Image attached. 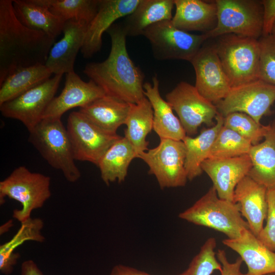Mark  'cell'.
<instances>
[{
  "mask_svg": "<svg viewBox=\"0 0 275 275\" xmlns=\"http://www.w3.org/2000/svg\"><path fill=\"white\" fill-rule=\"evenodd\" d=\"M111 40L108 57L101 62L87 64L83 73L100 87L106 95L137 103L145 97V75L131 59L126 48V35L121 23L106 31Z\"/></svg>",
  "mask_w": 275,
  "mask_h": 275,
  "instance_id": "6da1fadb",
  "label": "cell"
},
{
  "mask_svg": "<svg viewBox=\"0 0 275 275\" xmlns=\"http://www.w3.org/2000/svg\"><path fill=\"white\" fill-rule=\"evenodd\" d=\"M54 40L43 32L24 25L13 1H0V84L17 69L45 64Z\"/></svg>",
  "mask_w": 275,
  "mask_h": 275,
  "instance_id": "7a4b0ae2",
  "label": "cell"
},
{
  "mask_svg": "<svg viewBox=\"0 0 275 275\" xmlns=\"http://www.w3.org/2000/svg\"><path fill=\"white\" fill-rule=\"evenodd\" d=\"M29 132V142L51 167L70 182L80 179L66 127L60 118H44Z\"/></svg>",
  "mask_w": 275,
  "mask_h": 275,
  "instance_id": "3957f363",
  "label": "cell"
},
{
  "mask_svg": "<svg viewBox=\"0 0 275 275\" xmlns=\"http://www.w3.org/2000/svg\"><path fill=\"white\" fill-rule=\"evenodd\" d=\"M178 216L193 224L216 230L229 239L238 238L244 230L249 229L238 205L219 198L213 186Z\"/></svg>",
  "mask_w": 275,
  "mask_h": 275,
  "instance_id": "277c9868",
  "label": "cell"
},
{
  "mask_svg": "<svg viewBox=\"0 0 275 275\" xmlns=\"http://www.w3.org/2000/svg\"><path fill=\"white\" fill-rule=\"evenodd\" d=\"M214 45L231 88L259 79L258 39L229 34L218 37Z\"/></svg>",
  "mask_w": 275,
  "mask_h": 275,
  "instance_id": "5b68a950",
  "label": "cell"
},
{
  "mask_svg": "<svg viewBox=\"0 0 275 275\" xmlns=\"http://www.w3.org/2000/svg\"><path fill=\"white\" fill-rule=\"evenodd\" d=\"M50 178L40 173L32 172L26 167L15 169L0 182V202L5 197L19 202L22 208L15 209L13 217L20 223L30 218L34 210L41 208L51 195Z\"/></svg>",
  "mask_w": 275,
  "mask_h": 275,
  "instance_id": "8992f818",
  "label": "cell"
},
{
  "mask_svg": "<svg viewBox=\"0 0 275 275\" xmlns=\"http://www.w3.org/2000/svg\"><path fill=\"white\" fill-rule=\"evenodd\" d=\"M215 26L205 33L208 39L234 34L259 39L262 35L263 7L260 1L216 0Z\"/></svg>",
  "mask_w": 275,
  "mask_h": 275,
  "instance_id": "52a82bcc",
  "label": "cell"
},
{
  "mask_svg": "<svg viewBox=\"0 0 275 275\" xmlns=\"http://www.w3.org/2000/svg\"><path fill=\"white\" fill-rule=\"evenodd\" d=\"M143 36L149 41L153 56L156 60H180L189 62L208 39L205 33L193 34L178 29L171 20L151 25Z\"/></svg>",
  "mask_w": 275,
  "mask_h": 275,
  "instance_id": "ba28073f",
  "label": "cell"
},
{
  "mask_svg": "<svg viewBox=\"0 0 275 275\" xmlns=\"http://www.w3.org/2000/svg\"><path fill=\"white\" fill-rule=\"evenodd\" d=\"M186 150L182 141L160 139L157 146L139 155L149 167L161 189L182 187L187 179L185 169Z\"/></svg>",
  "mask_w": 275,
  "mask_h": 275,
  "instance_id": "9c48e42d",
  "label": "cell"
},
{
  "mask_svg": "<svg viewBox=\"0 0 275 275\" xmlns=\"http://www.w3.org/2000/svg\"><path fill=\"white\" fill-rule=\"evenodd\" d=\"M66 129L75 160L96 166L108 148L121 137L102 129L79 111L69 115Z\"/></svg>",
  "mask_w": 275,
  "mask_h": 275,
  "instance_id": "30bf717a",
  "label": "cell"
},
{
  "mask_svg": "<svg viewBox=\"0 0 275 275\" xmlns=\"http://www.w3.org/2000/svg\"><path fill=\"white\" fill-rule=\"evenodd\" d=\"M166 101L177 115L188 136L194 135L203 124L213 126L218 112L215 105L203 97L196 87L181 81L166 95Z\"/></svg>",
  "mask_w": 275,
  "mask_h": 275,
  "instance_id": "8fae6325",
  "label": "cell"
},
{
  "mask_svg": "<svg viewBox=\"0 0 275 275\" xmlns=\"http://www.w3.org/2000/svg\"><path fill=\"white\" fill-rule=\"evenodd\" d=\"M275 101V86L259 79L231 88L228 95L215 104L224 117L235 113L247 114L258 123L271 113Z\"/></svg>",
  "mask_w": 275,
  "mask_h": 275,
  "instance_id": "7c38bea8",
  "label": "cell"
},
{
  "mask_svg": "<svg viewBox=\"0 0 275 275\" xmlns=\"http://www.w3.org/2000/svg\"><path fill=\"white\" fill-rule=\"evenodd\" d=\"M62 74H55L42 84L0 105L2 115L21 122L28 131L43 119L47 107L54 98Z\"/></svg>",
  "mask_w": 275,
  "mask_h": 275,
  "instance_id": "4fadbf2b",
  "label": "cell"
},
{
  "mask_svg": "<svg viewBox=\"0 0 275 275\" xmlns=\"http://www.w3.org/2000/svg\"><path fill=\"white\" fill-rule=\"evenodd\" d=\"M190 63L195 71V87L198 92L214 104L225 98L231 86L214 45H203Z\"/></svg>",
  "mask_w": 275,
  "mask_h": 275,
  "instance_id": "5bb4252c",
  "label": "cell"
},
{
  "mask_svg": "<svg viewBox=\"0 0 275 275\" xmlns=\"http://www.w3.org/2000/svg\"><path fill=\"white\" fill-rule=\"evenodd\" d=\"M140 0H99L97 12L88 24L81 52L92 57L102 47V36L119 18L125 17L136 8Z\"/></svg>",
  "mask_w": 275,
  "mask_h": 275,
  "instance_id": "9a60e30c",
  "label": "cell"
},
{
  "mask_svg": "<svg viewBox=\"0 0 275 275\" xmlns=\"http://www.w3.org/2000/svg\"><path fill=\"white\" fill-rule=\"evenodd\" d=\"M252 167L249 154L228 158H207L201 169L213 183L218 197L233 201L238 183L248 174Z\"/></svg>",
  "mask_w": 275,
  "mask_h": 275,
  "instance_id": "2e32d148",
  "label": "cell"
},
{
  "mask_svg": "<svg viewBox=\"0 0 275 275\" xmlns=\"http://www.w3.org/2000/svg\"><path fill=\"white\" fill-rule=\"evenodd\" d=\"M105 95L103 90L93 80L84 81L74 71L70 72L66 74L64 89L49 104L43 119H61L67 111L76 107H85Z\"/></svg>",
  "mask_w": 275,
  "mask_h": 275,
  "instance_id": "e0dca14e",
  "label": "cell"
},
{
  "mask_svg": "<svg viewBox=\"0 0 275 275\" xmlns=\"http://www.w3.org/2000/svg\"><path fill=\"white\" fill-rule=\"evenodd\" d=\"M88 25L83 21L65 22L63 37L52 46L45 64L53 74L63 75L74 71V62L84 44Z\"/></svg>",
  "mask_w": 275,
  "mask_h": 275,
  "instance_id": "ac0fdd59",
  "label": "cell"
},
{
  "mask_svg": "<svg viewBox=\"0 0 275 275\" xmlns=\"http://www.w3.org/2000/svg\"><path fill=\"white\" fill-rule=\"evenodd\" d=\"M267 189L249 176L237 185L233 201L237 203L250 230L257 237L264 226L268 210Z\"/></svg>",
  "mask_w": 275,
  "mask_h": 275,
  "instance_id": "d6986e66",
  "label": "cell"
},
{
  "mask_svg": "<svg viewBox=\"0 0 275 275\" xmlns=\"http://www.w3.org/2000/svg\"><path fill=\"white\" fill-rule=\"evenodd\" d=\"M222 242L245 263L248 268L245 275L275 273V252L264 245L249 229L244 230L237 238H226Z\"/></svg>",
  "mask_w": 275,
  "mask_h": 275,
  "instance_id": "ffe728a7",
  "label": "cell"
},
{
  "mask_svg": "<svg viewBox=\"0 0 275 275\" xmlns=\"http://www.w3.org/2000/svg\"><path fill=\"white\" fill-rule=\"evenodd\" d=\"M152 83L144 84L145 96L150 101L153 111V130L160 139L182 141L186 134L179 119L174 114L170 104L161 96L159 81L157 75L152 77Z\"/></svg>",
  "mask_w": 275,
  "mask_h": 275,
  "instance_id": "44dd1931",
  "label": "cell"
},
{
  "mask_svg": "<svg viewBox=\"0 0 275 275\" xmlns=\"http://www.w3.org/2000/svg\"><path fill=\"white\" fill-rule=\"evenodd\" d=\"M176 11L171 20L179 29L206 33L216 25L217 7L215 1L174 0Z\"/></svg>",
  "mask_w": 275,
  "mask_h": 275,
  "instance_id": "7402d4cb",
  "label": "cell"
},
{
  "mask_svg": "<svg viewBox=\"0 0 275 275\" xmlns=\"http://www.w3.org/2000/svg\"><path fill=\"white\" fill-rule=\"evenodd\" d=\"M174 6V0H140L134 10L121 23L127 37L143 35L151 25L172 20Z\"/></svg>",
  "mask_w": 275,
  "mask_h": 275,
  "instance_id": "603a6c76",
  "label": "cell"
},
{
  "mask_svg": "<svg viewBox=\"0 0 275 275\" xmlns=\"http://www.w3.org/2000/svg\"><path fill=\"white\" fill-rule=\"evenodd\" d=\"M13 7L18 20L26 27L43 32L53 40L62 32L66 21L37 0H14Z\"/></svg>",
  "mask_w": 275,
  "mask_h": 275,
  "instance_id": "cb8c5ba5",
  "label": "cell"
},
{
  "mask_svg": "<svg viewBox=\"0 0 275 275\" xmlns=\"http://www.w3.org/2000/svg\"><path fill=\"white\" fill-rule=\"evenodd\" d=\"M269 125L264 140L251 148L252 167L248 176L267 189H275V120Z\"/></svg>",
  "mask_w": 275,
  "mask_h": 275,
  "instance_id": "d4e9b609",
  "label": "cell"
},
{
  "mask_svg": "<svg viewBox=\"0 0 275 275\" xmlns=\"http://www.w3.org/2000/svg\"><path fill=\"white\" fill-rule=\"evenodd\" d=\"M130 105L105 95L80 108L79 111L102 129L117 133L119 127L125 124Z\"/></svg>",
  "mask_w": 275,
  "mask_h": 275,
  "instance_id": "484cf974",
  "label": "cell"
},
{
  "mask_svg": "<svg viewBox=\"0 0 275 275\" xmlns=\"http://www.w3.org/2000/svg\"><path fill=\"white\" fill-rule=\"evenodd\" d=\"M215 124L203 129L195 138L186 135L183 142L186 150L185 169L188 180L191 181L201 175L202 162L208 156L219 130L224 125V117L218 113Z\"/></svg>",
  "mask_w": 275,
  "mask_h": 275,
  "instance_id": "4316f807",
  "label": "cell"
},
{
  "mask_svg": "<svg viewBox=\"0 0 275 275\" xmlns=\"http://www.w3.org/2000/svg\"><path fill=\"white\" fill-rule=\"evenodd\" d=\"M137 158L129 141L121 136L106 151L99 162L101 178L107 186L116 181L123 182L131 161Z\"/></svg>",
  "mask_w": 275,
  "mask_h": 275,
  "instance_id": "83f0119b",
  "label": "cell"
},
{
  "mask_svg": "<svg viewBox=\"0 0 275 275\" xmlns=\"http://www.w3.org/2000/svg\"><path fill=\"white\" fill-rule=\"evenodd\" d=\"M153 111L145 96L137 103H131L125 124L124 136L133 147L138 158L139 154L148 150V134L153 129Z\"/></svg>",
  "mask_w": 275,
  "mask_h": 275,
  "instance_id": "f1b7e54d",
  "label": "cell"
},
{
  "mask_svg": "<svg viewBox=\"0 0 275 275\" xmlns=\"http://www.w3.org/2000/svg\"><path fill=\"white\" fill-rule=\"evenodd\" d=\"M52 74L45 64L16 69L0 84V105L42 84Z\"/></svg>",
  "mask_w": 275,
  "mask_h": 275,
  "instance_id": "f546056e",
  "label": "cell"
},
{
  "mask_svg": "<svg viewBox=\"0 0 275 275\" xmlns=\"http://www.w3.org/2000/svg\"><path fill=\"white\" fill-rule=\"evenodd\" d=\"M44 226L42 219L31 217L21 223L19 230L8 241L0 246V271L9 275L12 273L20 255L15 253L17 248L27 241L42 242L45 237L41 234Z\"/></svg>",
  "mask_w": 275,
  "mask_h": 275,
  "instance_id": "4dcf8cb0",
  "label": "cell"
},
{
  "mask_svg": "<svg viewBox=\"0 0 275 275\" xmlns=\"http://www.w3.org/2000/svg\"><path fill=\"white\" fill-rule=\"evenodd\" d=\"M65 21L73 20L88 24L95 17L99 0H37Z\"/></svg>",
  "mask_w": 275,
  "mask_h": 275,
  "instance_id": "1f68e13d",
  "label": "cell"
},
{
  "mask_svg": "<svg viewBox=\"0 0 275 275\" xmlns=\"http://www.w3.org/2000/svg\"><path fill=\"white\" fill-rule=\"evenodd\" d=\"M252 144L235 131L223 126L208 158H228L249 154Z\"/></svg>",
  "mask_w": 275,
  "mask_h": 275,
  "instance_id": "d6a6232c",
  "label": "cell"
},
{
  "mask_svg": "<svg viewBox=\"0 0 275 275\" xmlns=\"http://www.w3.org/2000/svg\"><path fill=\"white\" fill-rule=\"evenodd\" d=\"M224 126L240 134L252 145L259 143L264 138L269 128V124L263 125L257 123L246 114L231 113L224 117Z\"/></svg>",
  "mask_w": 275,
  "mask_h": 275,
  "instance_id": "836d02e7",
  "label": "cell"
},
{
  "mask_svg": "<svg viewBox=\"0 0 275 275\" xmlns=\"http://www.w3.org/2000/svg\"><path fill=\"white\" fill-rule=\"evenodd\" d=\"M216 240L214 237L208 238L201 247L199 253L193 258L188 267V275H211L214 271L222 270L215 249Z\"/></svg>",
  "mask_w": 275,
  "mask_h": 275,
  "instance_id": "e575fe53",
  "label": "cell"
},
{
  "mask_svg": "<svg viewBox=\"0 0 275 275\" xmlns=\"http://www.w3.org/2000/svg\"><path fill=\"white\" fill-rule=\"evenodd\" d=\"M259 79L275 86V36H261L259 39Z\"/></svg>",
  "mask_w": 275,
  "mask_h": 275,
  "instance_id": "d590c367",
  "label": "cell"
},
{
  "mask_svg": "<svg viewBox=\"0 0 275 275\" xmlns=\"http://www.w3.org/2000/svg\"><path fill=\"white\" fill-rule=\"evenodd\" d=\"M267 200L266 224L257 238L264 245L275 252V189H267Z\"/></svg>",
  "mask_w": 275,
  "mask_h": 275,
  "instance_id": "8d00e7d4",
  "label": "cell"
},
{
  "mask_svg": "<svg viewBox=\"0 0 275 275\" xmlns=\"http://www.w3.org/2000/svg\"><path fill=\"white\" fill-rule=\"evenodd\" d=\"M263 7V24L262 36L271 34L275 23V0L261 1Z\"/></svg>",
  "mask_w": 275,
  "mask_h": 275,
  "instance_id": "74e56055",
  "label": "cell"
},
{
  "mask_svg": "<svg viewBox=\"0 0 275 275\" xmlns=\"http://www.w3.org/2000/svg\"><path fill=\"white\" fill-rule=\"evenodd\" d=\"M216 257L222 265L221 275H245L241 271L243 261L240 257L231 263L228 261L225 251L221 249H218Z\"/></svg>",
  "mask_w": 275,
  "mask_h": 275,
  "instance_id": "f35d334b",
  "label": "cell"
},
{
  "mask_svg": "<svg viewBox=\"0 0 275 275\" xmlns=\"http://www.w3.org/2000/svg\"><path fill=\"white\" fill-rule=\"evenodd\" d=\"M187 268L183 272L177 275H188ZM109 275H152L146 272L140 270L134 267L123 264L115 265L112 269Z\"/></svg>",
  "mask_w": 275,
  "mask_h": 275,
  "instance_id": "ab89813d",
  "label": "cell"
},
{
  "mask_svg": "<svg viewBox=\"0 0 275 275\" xmlns=\"http://www.w3.org/2000/svg\"><path fill=\"white\" fill-rule=\"evenodd\" d=\"M21 275H44L32 260L23 261L21 265Z\"/></svg>",
  "mask_w": 275,
  "mask_h": 275,
  "instance_id": "60d3db41",
  "label": "cell"
},
{
  "mask_svg": "<svg viewBox=\"0 0 275 275\" xmlns=\"http://www.w3.org/2000/svg\"><path fill=\"white\" fill-rule=\"evenodd\" d=\"M271 35L275 36V23H274V24L273 25V28H272V30Z\"/></svg>",
  "mask_w": 275,
  "mask_h": 275,
  "instance_id": "b9f144b4",
  "label": "cell"
},
{
  "mask_svg": "<svg viewBox=\"0 0 275 275\" xmlns=\"http://www.w3.org/2000/svg\"><path fill=\"white\" fill-rule=\"evenodd\" d=\"M265 275H275V273H269V274H265Z\"/></svg>",
  "mask_w": 275,
  "mask_h": 275,
  "instance_id": "7bdbcfd3",
  "label": "cell"
}]
</instances>
